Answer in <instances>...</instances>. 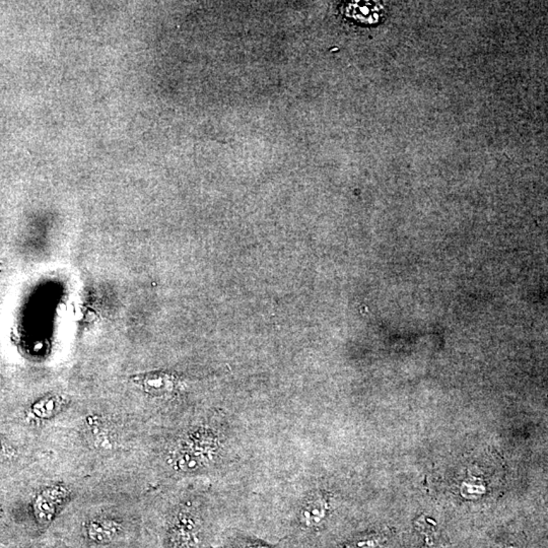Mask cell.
I'll use <instances>...</instances> for the list:
<instances>
[{
	"mask_svg": "<svg viewBox=\"0 0 548 548\" xmlns=\"http://www.w3.org/2000/svg\"><path fill=\"white\" fill-rule=\"evenodd\" d=\"M218 452V440L213 432L199 429L183 440L173 455L177 470L191 472L213 462Z\"/></svg>",
	"mask_w": 548,
	"mask_h": 548,
	"instance_id": "obj_1",
	"label": "cell"
},
{
	"mask_svg": "<svg viewBox=\"0 0 548 548\" xmlns=\"http://www.w3.org/2000/svg\"><path fill=\"white\" fill-rule=\"evenodd\" d=\"M201 542V522L191 512H181L175 524L173 548H197Z\"/></svg>",
	"mask_w": 548,
	"mask_h": 548,
	"instance_id": "obj_2",
	"label": "cell"
},
{
	"mask_svg": "<svg viewBox=\"0 0 548 548\" xmlns=\"http://www.w3.org/2000/svg\"><path fill=\"white\" fill-rule=\"evenodd\" d=\"M68 497V492L62 487H48L36 497L34 509L36 518L40 523L51 522L57 511Z\"/></svg>",
	"mask_w": 548,
	"mask_h": 548,
	"instance_id": "obj_3",
	"label": "cell"
},
{
	"mask_svg": "<svg viewBox=\"0 0 548 548\" xmlns=\"http://www.w3.org/2000/svg\"><path fill=\"white\" fill-rule=\"evenodd\" d=\"M345 13L355 21L372 24L381 18L384 9L380 2L353 1L346 4Z\"/></svg>",
	"mask_w": 548,
	"mask_h": 548,
	"instance_id": "obj_4",
	"label": "cell"
},
{
	"mask_svg": "<svg viewBox=\"0 0 548 548\" xmlns=\"http://www.w3.org/2000/svg\"><path fill=\"white\" fill-rule=\"evenodd\" d=\"M324 499L318 496H312L307 499L300 509V522L308 528L319 525L326 516V507Z\"/></svg>",
	"mask_w": 548,
	"mask_h": 548,
	"instance_id": "obj_5",
	"label": "cell"
},
{
	"mask_svg": "<svg viewBox=\"0 0 548 548\" xmlns=\"http://www.w3.org/2000/svg\"><path fill=\"white\" fill-rule=\"evenodd\" d=\"M141 385L146 391L153 394H165L174 390L178 383L177 379L171 375L163 372H153L144 375L139 379Z\"/></svg>",
	"mask_w": 548,
	"mask_h": 548,
	"instance_id": "obj_6",
	"label": "cell"
},
{
	"mask_svg": "<svg viewBox=\"0 0 548 548\" xmlns=\"http://www.w3.org/2000/svg\"><path fill=\"white\" fill-rule=\"evenodd\" d=\"M120 526L110 520L93 521L88 524V534L93 542H111L119 533Z\"/></svg>",
	"mask_w": 548,
	"mask_h": 548,
	"instance_id": "obj_7",
	"label": "cell"
},
{
	"mask_svg": "<svg viewBox=\"0 0 548 548\" xmlns=\"http://www.w3.org/2000/svg\"><path fill=\"white\" fill-rule=\"evenodd\" d=\"M60 410H61V402L56 398L44 399L34 407L35 415L41 418L54 417Z\"/></svg>",
	"mask_w": 548,
	"mask_h": 548,
	"instance_id": "obj_8",
	"label": "cell"
},
{
	"mask_svg": "<svg viewBox=\"0 0 548 548\" xmlns=\"http://www.w3.org/2000/svg\"><path fill=\"white\" fill-rule=\"evenodd\" d=\"M242 548H271L268 545L263 544V543L258 542H248L246 544L243 545Z\"/></svg>",
	"mask_w": 548,
	"mask_h": 548,
	"instance_id": "obj_9",
	"label": "cell"
}]
</instances>
